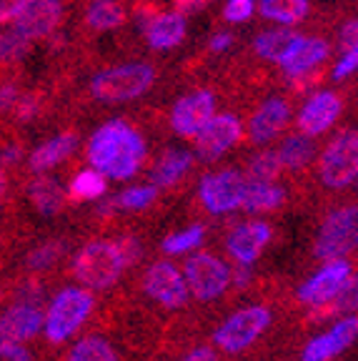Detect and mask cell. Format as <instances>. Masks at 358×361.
<instances>
[{
    "instance_id": "6da1fadb",
    "label": "cell",
    "mask_w": 358,
    "mask_h": 361,
    "mask_svg": "<svg viewBox=\"0 0 358 361\" xmlns=\"http://www.w3.org/2000/svg\"><path fill=\"white\" fill-rule=\"evenodd\" d=\"M146 151L148 148L143 135L121 118L103 123L90 135L88 143V158L93 164V171L116 180L133 178L143 166Z\"/></svg>"
},
{
    "instance_id": "7a4b0ae2",
    "label": "cell",
    "mask_w": 358,
    "mask_h": 361,
    "mask_svg": "<svg viewBox=\"0 0 358 361\" xmlns=\"http://www.w3.org/2000/svg\"><path fill=\"white\" fill-rule=\"evenodd\" d=\"M156 80V71L148 63H125L106 68L90 80V93L103 103H128L146 96Z\"/></svg>"
},
{
    "instance_id": "3957f363",
    "label": "cell",
    "mask_w": 358,
    "mask_h": 361,
    "mask_svg": "<svg viewBox=\"0 0 358 361\" xmlns=\"http://www.w3.org/2000/svg\"><path fill=\"white\" fill-rule=\"evenodd\" d=\"M125 264L113 241H93L78 251L73 274L88 288H108L121 279Z\"/></svg>"
},
{
    "instance_id": "277c9868",
    "label": "cell",
    "mask_w": 358,
    "mask_h": 361,
    "mask_svg": "<svg viewBox=\"0 0 358 361\" xmlns=\"http://www.w3.org/2000/svg\"><path fill=\"white\" fill-rule=\"evenodd\" d=\"M358 238V211L356 206H343V209L331 211L326 221L321 224L319 238H316V256L328 261H343L353 248Z\"/></svg>"
},
{
    "instance_id": "5b68a950",
    "label": "cell",
    "mask_w": 358,
    "mask_h": 361,
    "mask_svg": "<svg viewBox=\"0 0 358 361\" xmlns=\"http://www.w3.org/2000/svg\"><path fill=\"white\" fill-rule=\"evenodd\" d=\"M90 309H93V296L85 288H63L53 299L48 316H45V336L51 341H66L68 336H73L80 329V324L88 319Z\"/></svg>"
},
{
    "instance_id": "8992f818",
    "label": "cell",
    "mask_w": 358,
    "mask_h": 361,
    "mask_svg": "<svg viewBox=\"0 0 358 361\" xmlns=\"http://www.w3.org/2000/svg\"><path fill=\"white\" fill-rule=\"evenodd\" d=\"M319 173L328 188L351 186L358 176V138L356 130L348 128L326 146L319 158Z\"/></svg>"
},
{
    "instance_id": "52a82bcc",
    "label": "cell",
    "mask_w": 358,
    "mask_h": 361,
    "mask_svg": "<svg viewBox=\"0 0 358 361\" xmlns=\"http://www.w3.org/2000/svg\"><path fill=\"white\" fill-rule=\"evenodd\" d=\"M351 286H356L353 271L348 261H328L323 269L316 271L301 288H298V299L308 306H326L331 301L341 299Z\"/></svg>"
},
{
    "instance_id": "ba28073f",
    "label": "cell",
    "mask_w": 358,
    "mask_h": 361,
    "mask_svg": "<svg viewBox=\"0 0 358 361\" xmlns=\"http://www.w3.org/2000/svg\"><path fill=\"white\" fill-rule=\"evenodd\" d=\"M271 324V311L266 306H248V309L235 311L230 319H226L216 331V344L223 351H243L251 346L261 334L268 329Z\"/></svg>"
},
{
    "instance_id": "9c48e42d",
    "label": "cell",
    "mask_w": 358,
    "mask_h": 361,
    "mask_svg": "<svg viewBox=\"0 0 358 361\" xmlns=\"http://www.w3.org/2000/svg\"><path fill=\"white\" fill-rule=\"evenodd\" d=\"M183 281L196 299L213 301L228 288L230 269L213 254H196L190 256L183 271Z\"/></svg>"
},
{
    "instance_id": "30bf717a",
    "label": "cell",
    "mask_w": 358,
    "mask_h": 361,
    "mask_svg": "<svg viewBox=\"0 0 358 361\" xmlns=\"http://www.w3.org/2000/svg\"><path fill=\"white\" fill-rule=\"evenodd\" d=\"M243 186H246V176L233 169H223L203 176L198 193H201L203 206L211 214H230V211L241 209Z\"/></svg>"
},
{
    "instance_id": "8fae6325",
    "label": "cell",
    "mask_w": 358,
    "mask_h": 361,
    "mask_svg": "<svg viewBox=\"0 0 358 361\" xmlns=\"http://www.w3.org/2000/svg\"><path fill=\"white\" fill-rule=\"evenodd\" d=\"M63 20V0H28L20 16L11 23L13 33L20 35L25 43L43 40L53 35V30Z\"/></svg>"
},
{
    "instance_id": "7c38bea8",
    "label": "cell",
    "mask_w": 358,
    "mask_h": 361,
    "mask_svg": "<svg viewBox=\"0 0 358 361\" xmlns=\"http://www.w3.org/2000/svg\"><path fill=\"white\" fill-rule=\"evenodd\" d=\"M243 126L233 113H216L196 135V153L201 161H218L228 148L241 141Z\"/></svg>"
},
{
    "instance_id": "4fadbf2b",
    "label": "cell",
    "mask_w": 358,
    "mask_h": 361,
    "mask_svg": "<svg viewBox=\"0 0 358 361\" xmlns=\"http://www.w3.org/2000/svg\"><path fill=\"white\" fill-rule=\"evenodd\" d=\"M213 116H216V98L211 90H193L188 96L178 98L171 111V126L178 135L196 138Z\"/></svg>"
},
{
    "instance_id": "5bb4252c",
    "label": "cell",
    "mask_w": 358,
    "mask_h": 361,
    "mask_svg": "<svg viewBox=\"0 0 358 361\" xmlns=\"http://www.w3.org/2000/svg\"><path fill=\"white\" fill-rule=\"evenodd\" d=\"M143 288H146V293L153 301H158V304L166 306V309H178V306H183L185 299H188V288H185L183 274H180L171 261H158V264H153L146 274Z\"/></svg>"
},
{
    "instance_id": "9a60e30c",
    "label": "cell",
    "mask_w": 358,
    "mask_h": 361,
    "mask_svg": "<svg viewBox=\"0 0 358 361\" xmlns=\"http://www.w3.org/2000/svg\"><path fill=\"white\" fill-rule=\"evenodd\" d=\"M343 111V101L333 90H319L303 103L301 113H298V128L308 138L326 133L331 126L336 123L338 116Z\"/></svg>"
},
{
    "instance_id": "2e32d148",
    "label": "cell",
    "mask_w": 358,
    "mask_h": 361,
    "mask_svg": "<svg viewBox=\"0 0 358 361\" xmlns=\"http://www.w3.org/2000/svg\"><path fill=\"white\" fill-rule=\"evenodd\" d=\"M358 331L356 316H343L341 322L333 324L326 334L311 338L301 351V361H331L341 351H346L353 344Z\"/></svg>"
},
{
    "instance_id": "e0dca14e",
    "label": "cell",
    "mask_w": 358,
    "mask_h": 361,
    "mask_svg": "<svg viewBox=\"0 0 358 361\" xmlns=\"http://www.w3.org/2000/svg\"><path fill=\"white\" fill-rule=\"evenodd\" d=\"M328 53H331V48L323 38H316V35H298L293 48L285 53V58L278 66L288 78H303L306 73L316 71V68L328 58Z\"/></svg>"
},
{
    "instance_id": "ac0fdd59",
    "label": "cell",
    "mask_w": 358,
    "mask_h": 361,
    "mask_svg": "<svg viewBox=\"0 0 358 361\" xmlns=\"http://www.w3.org/2000/svg\"><path fill=\"white\" fill-rule=\"evenodd\" d=\"M45 316L35 304H18L0 316V344H20L43 329Z\"/></svg>"
},
{
    "instance_id": "d6986e66",
    "label": "cell",
    "mask_w": 358,
    "mask_h": 361,
    "mask_svg": "<svg viewBox=\"0 0 358 361\" xmlns=\"http://www.w3.org/2000/svg\"><path fill=\"white\" fill-rule=\"evenodd\" d=\"M288 121H291V106H288L283 98L271 96V98H266V101L256 108V113L251 116L248 133H251V138L256 143H268L288 126Z\"/></svg>"
},
{
    "instance_id": "ffe728a7",
    "label": "cell",
    "mask_w": 358,
    "mask_h": 361,
    "mask_svg": "<svg viewBox=\"0 0 358 361\" xmlns=\"http://www.w3.org/2000/svg\"><path fill=\"white\" fill-rule=\"evenodd\" d=\"M271 241V228L264 221H251V224H241L238 228H233V233L228 236V254L233 256L241 266H248L261 256V251L266 248V243Z\"/></svg>"
},
{
    "instance_id": "44dd1931",
    "label": "cell",
    "mask_w": 358,
    "mask_h": 361,
    "mask_svg": "<svg viewBox=\"0 0 358 361\" xmlns=\"http://www.w3.org/2000/svg\"><path fill=\"white\" fill-rule=\"evenodd\" d=\"M143 33H146L148 45L153 51L175 48L185 38V16H180V13H156Z\"/></svg>"
},
{
    "instance_id": "7402d4cb",
    "label": "cell",
    "mask_w": 358,
    "mask_h": 361,
    "mask_svg": "<svg viewBox=\"0 0 358 361\" xmlns=\"http://www.w3.org/2000/svg\"><path fill=\"white\" fill-rule=\"evenodd\" d=\"M75 146H78V135L75 133H58L56 138L40 143V146L30 153V169H33L35 173H45V171L53 169V166L63 164V161L75 151Z\"/></svg>"
},
{
    "instance_id": "603a6c76",
    "label": "cell",
    "mask_w": 358,
    "mask_h": 361,
    "mask_svg": "<svg viewBox=\"0 0 358 361\" xmlns=\"http://www.w3.org/2000/svg\"><path fill=\"white\" fill-rule=\"evenodd\" d=\"M283 201H285V191L280 186L246 178V186H243V198H241V209H246L248 214H266V211L278 209Z\"/></svg>"
},
{
    "instance_id": "cb8c5ba5",
    "label": "cell",
    "mask_w": 358,
    "mask_h": 361,
    "mask_svg": "<svg viewBox=\"0 0 358 361\" xmlns=\"http://www.w3.org/2000/svg\"><path fill=\"white\" fill-rule=\"evenodd\" d=\"M28 196H30V203L38 209V214H43V216L61 214L63 203H66V191H63L61 183H58L56 178H51V176L35 178L28 188Z\"/></svg>"
},
{
    "instance_id": "d4e9b609",
    "label": "cell",
    "mask_w": 358,
    "mask_h": 361,
    "mask_svg": "<svg viewBox=\"0 0 358 361\" xmlns=\"http://www.w3.org/2000/svg\"><path fill=\"white\" fill-rule=\"evenodd\" d=\"M298 40V33H293L291 28H271L258 33V38L253 40V48L261 58L266 61L280 63L285 58V53L291 51L293 43Z\"/></svg>"
},
{
    "instance_id": "484cf974",
    "label": "cell",
    "mask_w": 358,
    "mask_h": 361,
    "mask_svg": "<svg viewBox=\"0 0 358 361\" xmlns=\"http://www.w3.org/2000/svg\"><path fill=\"white\" fill-rule=\"evenodd\" d=\"M278 161L283 169H291V171H298V169H306L316 156V143L314 138H308L303 133H293L288 138H283L278 151Z\"/></svg>"
},
{
    "instance_id": "4316f807",
    "label": "cell",
    "mask_w": 358,
    "mask_h": 361,
    "mask_svg": "<svg viewBox=\"0 0 358 361\" xmlns=\"http://www.w3.org/2000/svg\"><path fill=\"white\" fill-rule=\"evenodd\" d=\"M190 164H193V156L188 151H180V148L166 151L158 166L153 169V186H173L175 180H180L188 173Z\"/></svg>"
},
{
    "instance_id": "83f0119b",
    "label": "cell",
    "mask_w": 358,
    "mask_h": 361,
    "mask_svg": "<svg viewBox=\"0 0 358 361\" xmlns=\"http://www.w3.org/2000/svg\"><path fill=\"white\" fill-rule=\"evenodd\" d=\"M85 23L98 33L116 30L125 23V8L118 0H90L85 11Z\"/></svg>"
},
{
    "instance_id": "f1b7e54d",
    "label": "cell",
    "mask_w": 358,
    "mask_h": 361,
    "mask_svg": "<svg viewBox=\"0 0 358 361\" xmlns=\"http://www.w3.org/2000/svg\"><path fill=\"white\" fill-rule=\"evenodd\" d=\"M308 11H311L308 0H261L258 3V13L266 20L280 23L283 28H288L293 23H301L308 16Z\"/></svg>"
},
{
    "instance_id": "f546056e",
    "label": "cell",
    "mask_w": 358,
    "mask_h": 361,
    "mask_svg": "<svg viewBox=\"0 0 358 361\" xmlns=\"http://www.w3.org/2000/svg\"><path fill=\"white\" fill-rule=\"evenodd\" d=\"M106 193V176H101L98 171L85 169L80 173H75V178L70 180V198L73 201H95Z\"/></svg>"
},
{
    "instance_id": "4dcf8cb0",
    "label": "cell",
    "mask_w": 358,
    "mask_h": 361,
    "mask_svg": "<svg viewBox=\"0 0 358 361\" xmlns=\"http://www.w3.org/2000/svg\"><path fill=\"white\" fill-rule=\"evenodd\" d=\"M68 361H118V356L103 336H85L73 346Z\"/></svg>"
},
{
    "instance_id": "1f68e13d",
    "label": "cell",
    "mask_w": 358,
    "mask_h": 361,
    "mask_svg": "<svg viewBox=\"0 0 358 361\" xmlns=\"http://www.w3.org/2000/svg\"><path fill=\"white\" fill-rule=\"evenodd\" d=\"M283 171L276 151H264L256 153L248 164V180H261V183H273L276 176Z\"/></svg>"
},
{
    "instance_id": "d6a6232c",
    "label": "cell",
    "mask_w": 358,
    "mask_h": 361,
    "mask_svg": "<svg viewBox=\"0 0 358 361\" xmlns=\"http://www.w3.org/2000/svg\"><path fill=\"white\" fill-rule=\"evenodd\" d=\"M203 226H188V228H183V231H175L171 233L166 241H163V251L168 256H180V254H188V251H193L196 246H201L203 241Z\"/></svg>"
},
{
    "instance_id": "836d02e7",
    "label": "cell",
    "mask_w": 358,
    "mask_h": 361,
    "mask_svg": "<svg viewBox=\"0 0 358 361\" xmlns=\"http://www.w3.org/2000/svg\"><path fill=\"white\" fill-rule=\"evenodd\" d=\"M158 196V188L153 186H133V188H125V191H121L116 198H113V206L116 209H125V211H140L146 209V206H151L153 201H156Z\"/></svg>"
},
{
    "instance_id": "e575fe53",
    "label": "cell",
    "mask_w": 358,
    "mask_h": 361,
    "mask_svg": "<svg viewBox=\"0 0 358 361\" xmlns=\"http://www.w3.org/2000/svg\"><path fill=\"white\" fill-rule=\"evenodd\" d=\"M28 48H30V43H25V40L13 33V30L0 35V61H6V63L23 61V58L28 56Z\"/></svg>"
},
{
    "instance_id": "d590c367",
    "label": "cell",
    "mask_w": 358,
    "mask_h": 361,
    "mask_svg": "<svg viewBox=\"0 0 358 361\" xmlns=\"http://www.w3.org/2000/svg\"><path fill=\"white\" fill-rule=\"evenodd\" d=\"M58 256H61V243H43V246H38L33 254L28 256V266L35 271H43L56 264Z\"/></svg>"
},
{
    "instance_id": "8d00e7d4",
    "label": "cell",
    "mask_w": 358,
    "mask_h": 361,
    "mask_svg": "<svg viewBox=\"0 0 358 361\" xmlns=\"http://www.w3.org/2000/svg\"><path fill=\"white\" fill-rule=\"evenodd\" d=\"M256 11V0H228L223 6V18L228 23H243Z\"/></svg>"
},
{
    "instance_id": "74e56055",
    "label": "cell",
    "mask_w": 358,
    "mask_h": 361,
    "mask_svg": "<svg viewBox=\"0 0 358 361\" xmlns=\"http://www.w3.org/2000/svg\"><path fill=\"white\" fill-rule=\"evenodd\" d=\"M13 108H16V118L20 121V123H28V121H33L40 113V98L38 96H18V101Z\"/></svg>"
},
{
    "instance_id": "f35d334b",
    "label": "cell",
    "mask_w": 358,
    "mask_h": 361,
    "mask_svg": "<svg viewBox=\"0 0 358 361\" xmlns=\"http://www.w3.org/2000/svg\"><path fill=\"white\" fill-rule=\"evenodd\" d=\"M118 246V254H121V259H123V264H135V261L140 259V254H143V246H140L138 238L133 236H123L121 241H116Z\"/></svg>"
},
{
    "instance_id": "ab89813d",
    "label": "cell",
    "mask_w": 358,
    "mask_h": 361,
    "mask_svg": "<svg viewBox=\"0 0 358 361\" xmlns=\"http://www.w3.org/2000/svg\"><path fill=\"white\" fill-rule=\"evenodd\" d=\"M358 23L356 20H348L346 25L341 28V38H338V48H341V56L343 53H353L358 45Z\"/></svg>"
},
{
    "instance_id": "60d3db41",
    "label": "cell",
    "mask_w": 358,
    "mask_h": 361,
    "mask_svg": "<svg viewBox=\"0 0 358 361\" xmlns=\"http://www.w3.org/2000/svg\"><path fill=\"white\" fill-rule=\"evenodd\" d=\"M356 66H358V51H353V53H343L341 56V61L336 63V68H333V80H343V78H348V75L356 71Z\"/></svg>"
},
{
    "instance_id": "b9f144b4",
    "label": "cell",
    "mask_w": 358,
    "mask_h": 361,
    "mask_svg": "<svg viewBox=\"0 0 358 361\" xmlns=\"http://www.w3.org/2000/svg\"><path fill=\"white\" fill-rule=\"evenodd\" d=\"M25 3H28V0H0V25L16 20L23 8H25Z\"/></svg>"
},
{
    "instance_id": "7bdbcfd3",
    "label": "cell",
    "mask_w": 358,
    "mask_h": 361,
    "mask_svg": "<svg viewBox=\"0 0 358 361\" xmlns=\"http://www.w3.org/2000/svg\"><path fill=\"white\" fill-rule=\"evenodd\" d=\"M0 361H30V354L20 344H0Z\"/></svg>"
},
{
    "instance_id": "ee69618b",
    "label": "cell",
    "mask_w": 358,
    "mask_h": 361,
    "mask_svg": "<svg viewBox=\"0 0 358 361\" xmlns=\"http://www.w3.org/2000/svg\"><path fill=\"white\" fill-rule=\"evenodd\" d=\"M18 88L13 83H3L0 85V111H6V108H13L18 101Z\"/></svg>"
},
{
    "instance_id": "f6af8a7d",
    "label": "cell",
    "mask_w": 358,
    "mask_h": 361,
    "mask_svg": "<svg viewBox=\"0 0 358 361\" xmlns=\"http://www.w3.org/2000/svg\"><path fill=\"white\" fill-rule=\"evenodd\" d=\"M230 45H233V35H230V33H216V35H213V40H211V51L213 53H223V51H228Z\"/></svg>"
},
{
    "instance_id": "bcb514c9",
    "label": "cell",
    "mask_w": 358,
    "mask_h": 361,
    "mask_svg": "<svg viewBox=\"0 0 358 361\" xmlns=\"http://www.w3.org/2000/svg\"><path fill=\"white\" fill-rule=\"evenodd\" d=\"M180 361H218V356H216L213 349H208V346H201V349L185 354V359H180Z\"/></svg>"
},
{
    "instance_id": "7dc6e473",
    "label": "cell",
    "mask_w": 358,
    "mask_h": 361,
    "mask_svg": "<svg viewBox=\"0 0 358 361\" xmlns=\"http://www.w3.org/2000/svg\"><path fill=\"white\" fill-rule=\"evenodd\" d=\"M175 8H178L180 16H185V13H193V11H201L203 6H208L211 0H173Z\"/></svg>"
},
{
    "instance_id": "c3c4849f",
    "label": "cell",
    "mask_w": 358,
    "mask_h": 361,
    "mask_svg": "<svg viewBox=\"0 0 358 361\" xmlns=\"http://www.w3.org/2000/svg\"><path fill=\"white\" fill-rule=\"evenodd\" d=\"M18 156H20V148L18 146H8L0 151V164H16Z\"/></svg>"
},
{
    "instance_id": "681fc988",
    "label": "cell",
    "mask_w": 358,
    "mask_h": 361,
    "mask_svg": "<svg viewBox=\"0 0 358 361\" xmlns=\"http://www.w3.org/2000/svg\"><path fill=\"white\" fill-rule=\"evenodd\" d=\"M248 276H251V274H248L246 269H238V274H235V281H238V286H243V283L248 281Z\"/></svg>"
},
{
    "instance_id": "f907efd6",
    "label": "cell",
    "mask_w": 358,
    "mask_h": 361,
    "mask_svg": "<svg viewBox=\"0 0 358 361\" xmlns=\"http://www.w3.org/2000/svg\"><path fill=\"white\" fill-rule=\"evenodd\" d=\"M6 171H3V166H0V198H3V193H6Z\"/></svg>"
}]
</instances>
